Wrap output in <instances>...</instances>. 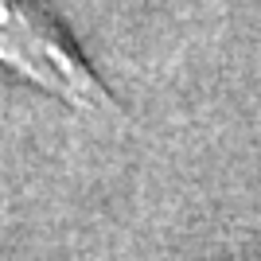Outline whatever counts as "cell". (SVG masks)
Returning a JSON list of instances; mask_svg holds the SVG:
<instances>
[{"instance_id": "cell-1", "label": "cell", "mask_w": 261, "mask_h": 261, "mask_svg": "<svg viewBox=\"0 0 261 261\" xmlns=\"http://www.w3.org/2000/svg\"><path fill=\"white\" fill-rule=\"evenodd\" d=\"M0 66L74 109L109 106L86 55L39 0H0Z\"/></svg>"}]
</instances>
